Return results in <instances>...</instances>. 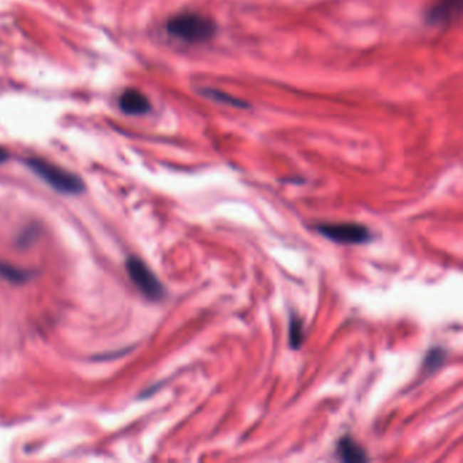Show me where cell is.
<instances>
[{"mask_svg": "<svg viewBox=\"0 0 463 463\" xmlns=\"http://www.w3.org/2000/svg\"><path fill=\"white\" fill-rule=\"evenodd\" d=\"M166 30L170 36L189 43H202L215 34L212 19L197 13H181L167 21Z\"/></svg>", "mask_w": 463, "mask_h": 463, "instance_id": "cell-1", "label": "cell"}, {"mask_svg": "<svg viewBox=\"0 0 463 463\" xmlns=\"http://www.w3.org/2000/svg\"><path fill=\"white\" fill-rule=\"evenodd\" d=\"M26 165L33 173L37 174L49 187L60 193L79 194L85 190V182L79 175L67 172L49 160L29 158Z\"/></svg>", "mask_w": 463, "mask_h": 463, "instance_id": "cell-2", "label": "cell"}, {"mask_svg": "<svg viewBox=\"0 0 463 463\" xmlns=\"http://www.w3.org/2000/svg\"><path fill=\"white\" fill-rule=\"evenodd\" d=\"M317 232L340 245H363L373 239L368 227L358 223H321Z\"/></svg>", "mask_w": 463, "mask_h": 463, "instance_id": "cell-3", "label": "cell"}, {"mask_svg": "<svg viewBox=\"0 0 463 463\" xmlns=\"http://www.w3.org/2000/svg\"><path fill=\"white\" fill-rule=\"evenodd\" d=\"M127 272L133 284L145 293L151 301H162L166 296L165 287L162 286L158 277L147 266V264L137 259L130 257L127 260Z\"/></svg>", "mask_w": 463, "mask_h": 463, "instance_id": "cell-4", "label": "cell"}, {"mask_svg": "<svg viewBox=\"0 0 463 463\" xmlns=\"http://www.w3.org/2000/svg\"><path fill=\"white\" fill-rule=\"evenodd\" d=\"M462 10V0H439L427 13L428 22L432 25H446L454 21Z\"/></svg>", "mask_w": 463, "mask_h": 463, "instance_id": "cell-5", "label": "cell"}, {"mask_svg": "<svg viewBox=\"0 0 463 463\" xmlns=\"http://www.w3.org/2000/svg\"><path fill=\"white\" fill-rule=\"evenodd\" d=\"M120 108L127 115L140 116L150 112L151 103L142 91L136 88H128L120 97Z\"/></svg>", "mask_w": 463, "mask_h": 463, "instance_id": "cell-6", "label": "cell"}, {"mask_svg": "<svg viewBox=\"0 0 463 463\" xmlns=\"http://www.w3.org/2000/svg\"><path fill=\"white\" fill-rule=\"evenodd\" d=\"M337 454L344 462H365L368 459L362 446L349 436L340 439L337 444Z\"/></svg>", "mask_w": 463, "mask_h": 463, "instance_id": "cell-7", "label": "cell"}, {"mask_svg": "<svg viewBox=\"0 0 463 463\" xmlns=\"http://www.w3.org/2000/svg\"><path fill=\"white\" fill-rule=\"evenodd\" d=\"M446 359H447V352L443 348H432L425 358L424 368L428 374H432L443 367Z\"/></svg>", "mask_w": 463, "mask_h": 463, "instance_id": "cell-8", "label": "cell"}, {"mask_svg": "<svg viewBox=\"0 0 463 463\" xmlns=\"http://www.w3.org/2000/svg\"><path fill=\"white\" fill-rule=\"evenodd\" d=\"M204 95L212 101L219 102V103H224L229 106H234V108H247L246 102L241 101L239 98H235L232 95H229L227 93H223L217 88H208L204 91Z\"/></svg>", "mask_w": 463, "mask_h": 463, "instance_id": "cell-9", "label": "cell"}, {"mask_svg": "<svg viewBox=\"0 0 463 463\" xmlns=\"http://www.w3.org/2000/svg\"><path fill=\"white\" fill-rule=\"evenodd\" d=\"M0 276H3L4 279H7L9 281H13V283H24V281L29 280L31 274L25 269L16 268L14 265L0 262Z\"/></svg>", "mask_w": 463, "mask_h": 463, "instance_id": "cell-10", "label": "cell"}, {"mask_svg": "<svg viewBox=\"0 0 463 463\" xmlns=\"http://www.w3.org/2000/svg\"><path fill=\"white\" fill-rule=\"evenodd\" d=\"M304 340L303 322L296 316H292L290 321V345L292 349L302 347Z\"/></svg>", "mask_w": 463, "mask_h": 463, "instance_id": "cell-11", "label": "cell"}, {"mask_svg": "<svg viewBox=\"0 0 463 463\" xmlns=\"http://www.w3.org/2000/svg\"><path fill=\"white\" fill-rule=\"evenodd\" d=\"M7 160H9V151L6 148L0 147V163H4Z\"/></svg>", "mask_w": 463, "mask_h": 463, "instance_id": "cell-12", "label": "cell"}]
</instances>
